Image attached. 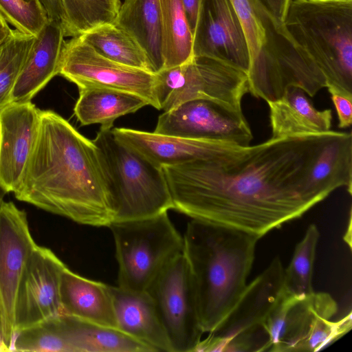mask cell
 Returning <instances> with one entry per match:
<instances>
[{"mask_svg": "<svg viewBox=\"0 0 352 352\" xmlns=\"http://www.w3.org/2000/svg\"><path fill=\"white\" fill-rule=\"evenodd\" d=\"M248 232L192 219L183 236V254L196 294L201 327L212 331L247 285L256 243Z\"/></svg>", "mask_w": 352, "mask_h": 352, "instance_id": "obj_3", "label": "cell"}, {"mask_svg": "<svg viewBox=\"0 0 352 352\" xmlns=\"http://www.w3.org/2000/svg\"><path fill=\"white\" fill-rule=\"evenodd\" d=\"M16 199L80 224L108 227L114 212L97 146L52 110L38 133Z\"/></svg>", "mask_w": 352, "mask_h": 352, "instance_id": "obj_2", "label": "cell"}, {"mask_svg": "<svg viewBox=\"0 0 352 352\" xmlns=\"http://www.w3.org/2000/svg\"><path fill=\"white\" fill-rule=\"evenodd\" d=\"M268 13L279 23H283L291 0H258Z\"/></svg>", "mask_w": 352, "mask_h": 352, "instance_id": "obj_36", "label": "cell"}, {"mask_svg": "<svg viewBox=\"0 0 352 352\" xmlns=\"http://www.w3.org/2000/svg\"><path fill=\"white\" fill-rule=\"evenodd\" d=\"M242 25L250 54L248 91L261 94L273 87L291 67L298 48L283 23L258 0H231Z\"/></svg>", "mask_w": 352, "mask_h": 352, "instance_id": "obj_10", "label": "cell"}, {"mask_svg": "<svg viewBox=\"0 0 352 352\" xmlns=\"http://www.w3.org/2000/svg\"><path fill=\"white\" fill-rule=\"evenodd\" d=\"M337 311L328 293L294 296L285 291L264 324L268 351L312 352L329 346L351 328V312L332 321Z\"/></svg>", "mask_w": 352, "mask_h": 352, "instance_id": "obj_7", "label": "cell"}, {"mask_svg": "<svg viewBox=\"0 0 352 352\" xmlns=\"http://www.w3.org/2000/svg\"><path fill=\"white\" fill-rule=\"evenodd\" d=\"M247 93L246 73L207 56H193L183 64L155 73L154 96L157 109L164 111L188 101L204 99L243 116L241 103Z\"/></svg>", "mask_w": 352, "mask_h": 352, "instance_id": "obj_9", "label": "cell"}, {"mask_svg": "<svg viewBox=\"0 0 352 352\" xmlns=\"http://www.w3.org/2000/svg\"><path fill=\"white\" fill-rule=\"evenodd\" d=\"M155 133L192 139H202L250 145L253 138L245 118L208 100L188 101L164 111Z\"/></svg>", "mask_w": 352, "mask_h": 352, "instance_id": "obj_14", "label": "cell"}, {"mask_svg": "<svg viewBox=\"0 0 352 352\" xmlns=\"http://www.w3.org/2000/svg\"><path fill=\"white\" fill-rule=\"evenodd\" d=\"M112 129L101 126L93 142L107 179L113 221L148 217L173 209L162 168L118 140Z\"/></svg>", "mask_w": 352, "mask_h": 352, "instance_id": "obj_5", "label": "cell"}, {"mask_svg": "<svg viewBox=\"0 0 352 352\" xmlns=\"http://www.w3.org/2000/svg\"><path fill=\"white\" fill-rule=\"evenodd\" d=\"M62 321L71 352H153L118 329L65 314Z\"/></svg>", "mask_w": 352, "mask_h": 352, "instance_id": "obj_26", "label": "cell"}, {"mask_svg": "<svg viewBox=\"0 0 352 352\" xmlns=\"http://www.w3.org/2000/svg\"><path fill=\"white\" fill-rule=\"evenodd\" d=\"M267 103L272 138L322 134L331 131V109H316L300 88L289 87L280 98Z\"/></svg>", "mask_w": 352, "mask_h": 352, "instance_id": "obj_22", "label": "cell"}, {"mask_svg": "<svg viewBox=\"0 0 352 352\" xmlns=\"http://www.w3.org/2000/svg\"><path fill=\"white\" fill-rule=\"evenodd\" d=\"M118 329L150 348L153 352L172 349L147 292H135L111 286Z\"/></svg>", "mask_w": 352, "mask_h": 352, "instance_id": "obj_20", "label": "cell"}, {"mask_svg": "<svg viewBox=\"0 0 352 352\" xmlns=\"http://www.w3.org/2000/svg\"><path fill=\"white\" fill-rule=\"evenodd\" d=\"M146 292L153 300L172 352H195L204 332L183 253L162 270Z\"/></svg>", "mask_w": 352, "mask_h": 352, "instance_id": "obj_11", "label": "cell"}, {"mask_svg": "<svg viewBox=\"0 0 352 352\" xmlns=\"http://www.w3.org/2000/svg\"><path fill=\"white\" fill-rule=\"evenodd\" d=\"M0 14L17 30L35 37L49 21L38 0H0Z\"/></svg>", "mask_w": 352, "mask_h": 352, "instance_id": "obj_33", "label": "cell"}, {"mask_svg": "<svg viewBox=\"0 0 352 352\" xmlns=\"http://www.w3.org/2000/svg\"><path fill=\"white\" fill-rule=\"evenodd\" d=\"M61 316L47 319L18 331L10 351L70 352Z\"/></svg>", "mask_w": 352, "mask_h": 352, "instance_id": "obj_32", "label": "cell"}, {"mask_svg": "<svg viewBox=\"0 0 352 352\" xmlns=\"http://www.w3.org/2000/svg\"><path fill=\"white\" fill-rule=\"evenodd\" d=\"M110 287L82 277L67 267L60 286L63 314L118 329Z\"/></svg>", "mask_w": 352, "mask_h": 352, "instance_id": "obj_21", "label": "cell"}, {"mask_svg": "<svg viewBox=\"0 0 352 352\" xmlns=\"http://www.w3.org/2000/svg\"><path fill=\"white\" fill-rule=\"evenodd\" d=\"M66 267L50 249L38 245L35 247L19 288L16 312V333L63 314L60 286L61 275Z\"/></svg>", "mask_w": 352, "mask_h": 352, "instance_id": "obj_16", "label": "cell"}, {"mask_svg": "<svg viewBox=\"0 0 352 352\" xmlns=\"http://www.w3.org/2000/svg\"><path fill=\"white\" fill-rule=\"evenodd\" d=\"M283 25L323 88L352 98V0H291Z\"/></svg>", "mask_w": 352, "mask_h": 352, "instance_id": "obj_4", "label": "cell"}, {"mask_svg": "<svg viewBox=\"0 0 352 352\" xmlns=\"http://www.w3.org/2000/svg\"><path fill=\"white\" fill-rule=\"evenodd\" d=\"M338 118V127L345 129L352 124V98L336 92L329 93Z\"/></svg>", "mask_w": 352, "mask_h": 352, "instance_id": "obj_34", "label": "cell"}, {"mask_svg": "<svg viewBox=\"0 0 352 352\" xmlns=\"http://www.w3.org/2000/svg\"><path fill=\"white\" fill-rule=\"evenodd\" d=\"M0 351H9L8 347L5 342V340H4V337H3L2 316H1V310H0Z\"/></svg>", "mask_w": 352, "mask_h": 352, "instance_id": "obj_39", "label": "cell"}, {"mask_svg": "<svg viewBox=\"0 0 352 352\" xmlns=\"http://www.w3.org/2000/svg\"><path fill=\"white\" fill-rule=\"evenodd\" d=\"M7 193L8 192L0 185V204L3 201V198Z\"/></svg>", "mask_w": 352, "mask_h": 352, "instance_id": "obj_40", "label": "cell"}, {"mask_svg": "<svg viewBox=\"0 0 352 352\" xmlns=\"http://www.w3.org/2000/svg\"><path fill=\"white\" fill-rule=\"evenodd\" d=\"M192 40L193 56L215 58L248 74V43L231 0L200 1Z\"/></svg>", "mask_w": 352, "mask_h": 352, "instance_id": "obj_15", "label": "cell"}, {"mask_svg": "<svg viewBox=\"0 0 352 352\" xmlns=\"http://www.w3.org/2000/svg\"><path fill=\"white\" fill-rule=\"evenodd\" d=\"M41 110L31 101L10 102L0 110V185L19 188L37 139Z\"/></svg>", "mask_w": 352, "mask_h": 352, "instance_id": "obj_17", "label": "cell"}, {"mask_svg": "<svg viewBox=\"0 0 352 352\" xmlns=\"http://www.w3.org/2000/svg\"><path fill=\"white\" fill-rule=\"evenodd\" d=\"M13 30L9 27L8 22L0 14V47L10 37Z\"/></svg>", "mask_w": 352, "mask_h": 352, "instance_id": "obj_38", "label": "cell"}, {"mask_svg": "<svg viewBox=\"0 0 352 352\" xmlns=\"http://www.w3.org/2000/svg\"><path fill=\"white\" fill-rule=\"evenodd\" d=\"M149 105L144 98L127 92L102 88L79 90L74 112L83 126H113L114 121Z\"/></svg>", "mask_w": 352, "mask_h": 352, "instance_id": "obj_25", "label": "cell"}, {"mask_svg": "<svg viewBox=\"0 0 352 352\" xmlns=\"http://www.w3.org/2000/svg\"><path fill=\"white\" fill-rule=\"evenodd\" d=\"M284 267L279 257L248 284L230 311L201 340L195 352L268 351L264 324L283 294Z\"/></svg>", "mask_w": 352, "mask_h": 352, "instance_id": "obj_8", "label": "cell"}, {"mask_svg": "<svg viewBox=\"0 0 352 352\" xmlns=\"http://www.w3.org/2000/svg\"><path fill=\"white\" fill-rule=\"evenodd\" d=\"M312 187L324 200L336 189L344 187L352 192V135L335 131L323 146L310 174Z\"/></svg>", "mask_w": 352, "mask_h": 352, "instance_id": "obj_24", "label": "cell"}, {"mask_svg": "<svg viewBox=\"0 0 352 352\" xmlns=\"http://www.w3.org/2000/svg\"><path fill=\"white\" fill-rule=\"evenodd\" d=\"M334 133L271 138L238 153L163 166L173 209L260 239L322 201L310 174Z\"/></svg>", "mask_w": 352, "mask_h": 352, "instance_id": "obj_1", "label": "cell"}, {"mask_svg": "<svg viewBox=\"0 0 352 352\" xmlns=\"http://www.w3.org/2000/svg\"><path fill=\"white\" fill-rule=\"evenodd\" d=\"M112 23L137 41L146 53L154 73L164 68L159 0H124Z\"/></svg>", "mask_w": 352, "mask_h": 352, "instance_id": "obj_23", "label": "cell"}, {"mask_svg": "<svg viewBox=\"0 0 352 352\" xmlns=\"http://www.w3.org/2000/svg\"><path fill=\"white\" fill-rule=\"evenodd\" d=\"M113 234L118 265V286L146 292L162 270L183 253V236L168 212L108 226Z\"/></svg>", "mask_w": 352, "mask_h": 352, "instance_id": "obj_6", "label": "cell"}, {"mask_svg": "<svg viewBox=\"0 0 352 352\" xmlns=\"http://www.w3.org/2000/svg\"><path fill=\"white\" fill-rule=\"evenodd\" d=\"M78 36L111 60L154 73L146 53L137 41L113 23L100 25Z\"/></svg>", "mask_w": 352, "mask_h": 352, "instance_id": "obj_27", "label": "cell"}, {"mask_svg": "<svg viewBox=\"0 0 352 352\" xmlns=\"http://www.w3.org/2000/svg\"><path fill=\"white\" fill-rule=\"evenodd\" d=\"M24 1H32L34 0H24Z\"/></svg>", "mask_w": 352, "mask_h": 352, "instance_id": "obj_41", "label": "cell"}, {"mask_svg": "<svg viewBox=\"0 0 352 352\" xmlns=\"http://www.w3.org/2000/svg\"><path fill=\"white\" fill-rule=\"evenodd\" d=\"M35 39L15 29L0 47V110L10 103L13 87Z\"/></svg>", "mask_w": 352, "mask_h": 352, "instance_id": "obj_31", "label": "cell"}, {"mask_svg": "<svg viewBox=\"0 0 352 352\" xmlns=\"http://www.w3.org/2000/svg\"><path fill=\"white\" fill-rule=\"evenodd\" d=\"M58 74L79 90L102 88L127 92L144 98L157 109L154 96L155 73L111 60L80 36L65 42Z\"/></svg>", "mask_w": 352, "mask_h": 352, "instance_id": "obj_12", "label": "cell"}, {"mask_svg": "<svg viewBox=\"0 0 352 352\" xmlns=\"http://www.w3.org/2000/svg\"><path fill=\"white\" fill-rule=\"evenodd\" d=\"M37 244L27 213L12 201L0 204V310L9 351L16 333V304L21 280Z\"/></svg>", "mask_w": 352, "mask_h": 352, "instance_id": "obj_13", "label": "cell"}, {"mask_svg": "<svg viewBox=\"0 0 352 352\" xmlns=\"http://www.w3.org/2000/svg\"><path fill=\"white\" fill-rule=\"evenodd\" d=\"M66 19L65 36H80L116 18L120 0H60Z\"/></svg>", "mask_w": 352, "mask_h": 352, "instance_id": "obj_29", "label": "cell"}, {"mask_svg": "<svg viewBox=\"0 0 352 352\" xmlns=\"http://www.w3.org/2000/svg\"><path fill=\"white\" fill-rule=\"evenodd\" d=\"M49 20L59 23L65 33L66 19L60 0H38Z\"/></svg>", "mask_w": 352, "mask_h": 352, "instance_id": "obj_35", "label": "cell"}, {"mask_svg": "<svg viewBox=\"0 0 352 352\" xmlns=\"http://www.w3.org/2000/svg\"><path fill=\"white\" fill-rule=\"evenodd\" d=\"M159 1L165 69L183 64L193 57V40L182 0Z\"/></svg>", "mask_w": 352, "mask_h": 352, "instance_id": "obj_28", "label": "cell"}, {"mask_svg": "<svg viewBox=\"0 0 352 352\" xmlns=\"http://www.w3.org/2000/svg\"><path fill=\"white\" fill-rule=\"evenodd\" d=\"M320 232L315 224L307 228L302 240L296 245L292 258L284 269L286 293L302 296L314 292L312 277Z\"/></svg>", "mask_w": 352, "mask_h": 352, "instance_id": "obj_30", "label": "cell"}, {"mask_svg": "<svg viewBox=\"0 0 352 352\" xmlns=\"http://www.w3.org/2000/svg\"><path fill=\"white\" fill-rule=\"evenodd\" d=\"M201 0H182L185 14L192 34H193Z\"/></svg>", "mask_w": 352, "mask_h": 352, "instance_id": "obj_37", "label": "cell"}, {"mask_svg": "<svg viewBox=\"0 0 352 352\" xmlns=\"http://www.w3.org/2000/svg\"><path fill=\"white\" fill-rule=\"evenodd\" d=\"M64 38L62 26L49 20L36 36L13 87L10 102L31 101L58 74Z\"/></svg>", "mask_w": 352, "mask_h": 352, "instance_id": "obj_19", "label": "cell"}, {"mask_svg": "<svg viewBox=\"0 0 352 352\" xmlns=\"http://www.w3.org/2000/svg\"><path fill=\"white\" fill-rule=\"evenodd\" d=\"M112 131L118 140L160 168L232 155L246 147L229 142L186 138L129 128L113 127Z\"/></svg>", "mask_w": 352, "mask_h": 352, "instance_id": "obj_18", "label": "cell"}]
</instances>
